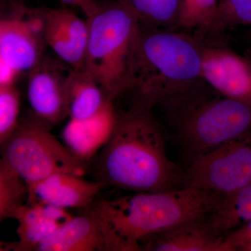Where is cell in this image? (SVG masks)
I'll return each instance as SVG.
<instances>
[{
    "label": "cell",
    "mask_w": 251,
    "mask_h": 251,
    "mask_svg": "<svg viewBox=\"0 0 251 251\" xmlns=\"http://www.w3.org/2000/svg\"><path fill=\"white\" fill-rule=\"evenodd\" d=\"M92 172L105 187L138 193L183 188L184 173L167 156L163 133L151 110L138 105L117 111Z\"/></svg>",
    "instance_id": "obj_1"
},
{
    "label": "cell",
    "mask_w": 251,
    "mask_h": 251,
    "mask_svg": "<svg viewBox=\"0 0 251 251\" xmlns=\"http://www.w3.org/2000/svg\"><path fill=\"white\" fill-rule=\"evenodd\" d=\"M202 37L140 25L126 90L134 103L174 110L201 91Z\"/></svg>",
    "instance_id": "obj_2"
},
{
    "label": "cell",
    "mask_w": 251,
    "mask_h": 251,
    "mask_svg": "<svg viewBox=\"0 0 251 251\" xmlns=\"http://www.w3.org/2000/svg\"><path fill=\"white\" fill-rule=\"evenodd\" d=\"M224 196L183 187L166 192H141L96 202L108 251H140L144 238L175 225L211 214Z\"/></svg>",
    "instance_id": "obj_3"
},
{
    "label": "cell",
    "mask_w": 251,
    "mask_h": 251,
    "mask_svg": "<svg viewBox=\"0 0 251 251\" xmlns=\"http://www.w3.org/2000/svg\"><path fill=\"white\" fill-rule=\"evenodd\" d=\"M89 35L83 72L108 100L125 94L140 25L134 13L118 0H109L86 20Z\"/></svg>",
    "instance_id": "obj_4"
},
{
    "label": "cell",
    "mask_w": 251,
    "mask_h": 251,
    "mask_svg": "<svg viewBox=\"0 0 251 251\" xmlns=\"http://www.w3.org/2000/svg\"><path fill=\"white\" fill-rule=\"evenodd\" d=\"M179 138L192 158L251 131V105L199 93L173 110Z\"/></svg>",
    "instance_id": "obj_5"
},
{
    "label": "cell",
    "mask_w": 251,
    "mask_h": 251,
    "mask_svg": "<svg viewBox=\"0 0 251 251\" xmlns=\"http://www.w3.org/2000/svg\"><path fill=\"white\" fill-rule=\"evenodd\" d=\"M52 127L31 116L20 120L1 145L3 161L27 184H34L55 173L83 176L87 166L51 132Z\"/></svg>",
    "instance_id": "obj_6"
},
{
    "label": "cell",
    "mask_w": 251,
    "mask_h": 251,
    "mask_svg": "<svg viewBox=\"0 0 251 251\" xmlns=\"http://www.w3.org/2000/svg\"><path fill=\"white\" fill-rule=\"evenodd\" d=\"M251 182V131L195 157L184 171L183 187L224 196Z\"/></svg>",
    "instance_id": "obj_7"
},
{
    "label": "cell",
    "mask_w": 251,
    "mask_h": 251,
    "mask_svg": "<svg viewBox=\"0 0 251 251\" xmlns=\"http://www.w3.org/2000/svg\"><path fill=\"white\" fill-rule=\"evenodd\" d=\"M46 8L16 4L0 20V62L29 74L44 55Z\"/></svg>",
    "instance_id": "obj_8"
},
{
    "label": "cell",
    "mask_w": 251,
    "mask_h": 251,
    "mask_svg": "<svg viewBox=\"0 0 251 251\" xmlns=\"http://www.w3.org/2000/svg\"><path fill=\"white\" fill-rule=\"evenodd\" d=\"M74 69L59 57L43 56L28 74L31 115L53 127L69 117V88Z\"/></svg>",
    "instance_id": "obj_9"
},
{
    "label": "cell",
    "mask_w": 251,
    "mask_h": 251,
    "mask_svg": "<svg viewBox=\"0 0 251 251\" xmlns=\"http://www.w3.org/2000/svg\"><path fill=\"white\" fill-rule=\"evenodd\" d=\"M201 36V75L204 82L222 97L251 105V59Z\"/></svg>",
    "instance_id": "obj_10"
},
{
    "label": "cell",
    "mask_w": 251,
    "mask_h": 251,
    "mask_svg": "<svg viewBox=\"0 0 251 251\" xmlns=\"http://www.w3.org/2000/svg\"><path fill=\"white\" fill-rule=\"evenodd\" d=\"M211 214L191 218L140 242V251H229L226 236L213 226Z\"/></svg>",
    "instance_id": "obj_11"
},
{
    "label": "cell",
    "mask_w": 251,
    "mask_h": 251,
    "mask_svg": "<svg viewBox=\"0 0 251 251\" xmlns=\"http://www.w3.org/2000/svg\"><path fill=\"white\" fill-rule=\"evenodd\" d=\"M89 27L66 8L46 9V45L61 60L75 71H83Z\"/></svg>",
    "instance_id": "obj_12"
},
{
    "label": "cell",
    "mask_w": 251,
    "mask_h": 251,
    "mask_svg": "<svg viewBox=\"0 0 251 251\" xmlns=\"http://www.w3.org/2000/svg\"><path fill=\"white\" fill-rule=\"evenodd\" d=\"M28 202H40L67 209L85 208L105 186L99 181H87L82 176L59 173L34 184H27Z\"/></svg>",
    "instance_id": "obj_13"
},
{
    "label": "cell",
    "mask_w": 251,
    "mask_h": 251,
    "mask_svg": "<svg viewBox=\"0 0 251 251\" xmlns=\"http://www.w3.org/2000/svg\"><path fill=\"white\" fill-rule=\"evenodd\" d=\"M34 251H108L96 202L46 238Z\"/></svg>",
    "instance_id": "obj_14"
},
{
    "label": "cell",
    "mask_w": 251,
    "mask_h": 251,
    "mask_svg": "<svg viewBox=\"0 0 251 251\" xmlns=\"http://www.w3.org/2000/svg\"><path fill=\"white\" fill-rule=\"evenodd\" d=\"M74 216L67 209L40 202H26L16 213L19 242L4 244L1 251H33L43 240Z\"/></svg>",
    "instance_id": "obj_15"
},
{
    "label": "cell",
    "mask_w": 251,
    "mask_h": 251,
    "mask_svg": "<svg viewBox=\"0 0 251 251\" xmlns=\"http://www.w3.org/2000/svg\"><path fill=\"white\" fill-rule=\"evenodd\" d=\"M109 101L100 86L83 71L74 70L69 88V117L74 122L91 120ZM113 102V101H112Z\"/></svg>",
    "instance_id": "obj_16"
},
{
    "label": "cell",
    "mask_w": 251,
    "mask_h": 251,
    "mask_svg": "<svg viewBox=\"0 0 251 251\" xmlns=\"http://www.w3.org/2000/svg\"><path fill=\"white\" fill-rule=\"evenodd\" d=\"M210 216L216 230L225 236L250 222L251 182L234 194L223 198Z\"/></svg>",
    "instance_id": "obj_17"
},
{
    "label": "cell",
    "mask_w": 251,
    "mask_h": 251,
    "mask_svg": "<svg viewBox=\"0 0 251 251\" xmlns=\"http://www.w3.org/2000/svg\"><path fill=\"white\" fill-rule=\"evenodd\" d=\"M145 27L176 29L181 0H118Z\"/></svg>",
    "instance_id": "obj_18"
},
{
    "label": "cell",
    "mask_w": 251,
    "mask_h": 251,
    "mask_svg": "<svg viewBox=\"0 0 251 251\" xmlns=\"http://www.w3.org/2000/svg\"><path fill=\"white\" fill-rule=\"evenodd\" d=\"M28 186L2 160H0V221L14 219L27 199Z\"/></svg>",
    "instance_id": "obj_19"
},
{
    "label": "cell",
    "mask_w": 251,
    "mask_h": 251,
    "mask_svg": "<svg viewBox=\"0 0 251 251\" xmlns=\"http://www.w3.org/2000/svg\"><path fill=\"white\" fill-rule=\"evenodd\" d=\"M218 4V0H181L176 29L196 30L205 35L214 22Z\"/></svg>",
    "instance_id": "obj_20"
},
{
    "label": "cell",
    "mask_w": 251,
    "mask_h": 251,
    "mask_svg": "<svg viewBox=\"0 0 251 251\" xmlns=\"http://www.w3.org/2000/svg\"><path fill=\"white\" fill-rule=\"evenodd\" d=\"M241 25H251V0H219L215 18L205 35H220Z\"/></svg>",
    "instance_id": "obj_21"
},
{
    "label": "cell",
    "mask_w": 251,
    "mask_h": 251,
    "mask_svg": "<svg viewBox=\"0 0 251 251\" xmlns=\"http://www.w3.org/2000/svg\"><path fill=\"white\" fill-rule=\"evenodd\" d=\"M21 96L16 85L0 87V143L4 142L19 123Z\"/></svg>",
    "instance_id": "obj_22"
},
{
    "label": "cell",
    "mask_w": 251,
    "mask_h": 251,
    "mask_svg": "<svg viewBox=\"0 0 251 251\" xmlns=\"http://www.w3.org/2000/svg\"><path fill=\"white\" fill-rule=\"evenodd\" d=\"M226 244L229 251H251V221L227 234Z\"/></svg>",
    "instance_id": "obj_23"
},
{
    "label": "cell",
    "mask_w": 251,
    "mask_h": 251,
    "mask_svg": "<svg viewBox=\"0 0 251 251\" xmlns=\"http://www.w3.org/2000/svg\"><path fill=\"white\" fill-rule=\"evenodd\" d=\"M21 76L16 71L4 62H0V87L16 85Z\"/></svg>",
    "instance_id": "obj_24"
},
{
    "label": "cell",
    "mask_w": 251,
    "mask_h": 251,
    "mask_svg": "<svg viewBox=\"0 0 251 251\" xmlns=\"http://www.w3.org/2000/svg\"><path fill=\"white\" fill-rule=\"evenodd\" d=\"M64 4L72 5L80 8L86 17H90L98 9L99 4L93 0H60Z\"/></svg>",
    "instance_id": "obj_25"
},
{
    "label": "cell",
    "mask_w": 251,
    "mask_h": 251,
    "mask_svg": "<svg viewBox=\"0 0 251 251\" xmlns=\"http://www.w3.org/2000/svg\"><path fill=\"white\" fill-rule=\"evenodd\" d=\"M94 1H95L97 4H102V3L105 2V1H109V0H93Z\"/></svg>",
    "instance_id": "obj_26"
},
{
    "label": "cell",
    "mask_w": 251,
    "mask_h": 251,
    "mask_svg": "<svg viewBox=\"0 0 251 251\" xmlns=\"http://www.w3.org/2000/svg\"><path fill=\"white\" fill-rule=\"evenodd\" d=\"M246 55H247V57L251 60V49L247 51V54H246Z\"/></svg>",
    "instance_id": "obj_27"
}]
</instances>
